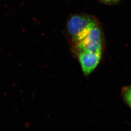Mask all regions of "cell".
Instances as JSON below:
<instances>
[{
  "mask_svg": "<svg viewBox=\"0 0 131 131\" xmlns=\"http://www.w3.org/2000/svg\"><path fill=\"white\" fill-rule=\"evenodd\" d=\"M98 24L95 18L87 15H75L69 18L67 22V31L72 45L83 40Z\"/></svg>",
  "mask_w": 131,
  "mask_h": 131,
  "instance_id": "1",
  "label": "cell"
},
{
  "mask_svg": "<svg viewBox=\"0 0 131 131\" xmlns=\"http://www.w3.org/2000/svg\"><path fill=\"white\" fill-rule=\"evenodd\" d=\"M102 34L99 24L94 27L81 41L73 46V52L76 54L80 52H102Z\"/></svg>",
  "mask_w": 131,
  "mask_h": 131,
  "instance_id": "2",
  "label": "cell"
},
{
  "mask_svg": "<svg viewBox=\"0 0 131 131\" xmlns=\"http://www.w3.org/2000/svg\"><path fill=\"white\" fill-rule=\"evenodd\" d=\"M81 65L82 71L85 75H89L92 73L99 63L102 52H80L76 54Z\"/></svg>",
  "mask_w": 131,
  "mask_h": 131,
  "instance_id": "3",
  "label": "cell"
},
{
  "mask_svg": "<svg viewBox=\"0 0 131 131\" xmlns=\"http://www.w3.org/2000/svg\"><path fill=\"white\" fill-rule=\"evenodd\" d=\"M123 94L125 101L131 107V86L124 88L123 90Z\"/></svg>",
  "mask_w": 131,
  "mask_h": 131,
  "instance_id": "4",
  "label": "cell"
},
{
  "mask_svg": "<svg viewBox=\"0 0 131 131\" xmlns=\"http://www.w3.org/2000/svg\"><path fill=\"white\" fill-rule=\"evenodd\" d=\"M119 1V0H109V1Z\"/></svg>",
  "mask_w": 131,
  "mask_h": 131,
  "instance_id": "5",
  "label": "cell"
},
{
  "mask_svg": "<svg viewBox=\"0 0 131 131\" xmlns=\"http://www.w3.org/2000/svg\"><path fill=\"white\" fill-rule=\"evenodd\" d=\"M104 1H109V0H104Z\"/></svg>",
  "mask_w": 131,
  "mask_h": 131,
  "instance_id": "6",
  "label": "cell"
}]
</instances>
